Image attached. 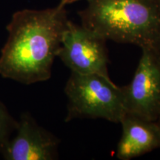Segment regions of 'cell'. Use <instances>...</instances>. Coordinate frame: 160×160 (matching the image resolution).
<instances>
[{"mask_svg": "<svg viewBox=\"0 0 160 160\" xmlns=\"http://www.w3.org/2000/svg\"><path fill=\"white\" fill-rule=\"evenodd\" d=\"M65 6L13 13L1 51L0 76L31 85L48 80L68 22Z\"/></svg>", "mask_w": 160, "mask_h": 160, "instance_id": "obj_1", "label": "cell"}, {"mask_svg": "<svg viewBox=\"0 0 160 160\" xmlns=\"http://www.w3.org/2000/svg\"><path fill=\"white\" fill-rule=\"evenodd\" d=\"M82 25L106 40L153 47L160 36L157 0H87Z\"/></svg>", "mask_w": 160, "mask_h": 160, "instance_id": "obj_2", "label": "cell"}, {"mask_svg": "<svg viewBox=\"0 0 160 160\" xmlns=\"http://www.w3.org/2000/svg\"><path fill=\"white\" fill-rule=\"evenodd\" d=\"M65 93L68 98L65 122L75 119H103L119 123L125 113L122 89L110 77L71 72Z\"/></svg>", "mask_w": 160, "mask_h": 160, "instance_id": "obj_3", "label": "cell"}, {"mask_svg": "<svg viewBox=\"0 0 160 160\" xmlns=\"http://www.w3.org/2000/svg\"><path fill=\"white\" fill-rule=\"evenodd\" d=\"M106 41L82 24L77 25L68 20L57 57L71 72L109 77Z\"/></svg>", "mask_w": 160, "mask_h": 160, "instance_id": "obj_4", "label": "cell"}, {"mask_svg": "<svg viewBox=\"0 0 160 160\" xmlns=\"http://www.w3.org/2000/svg\"><path fill=\"white\" fill-rule=\"evenodd\" d=\"M133 79L122 87L125 112L157 121L160 114V61L153 47L142 48Z\"/></svg>", "mask_w": 160, "mask_h": 160, "instance_id": "obj_5", "label": "cell"}, {"mask_svg": "<svg viewBox=\"0 0 160 160\" xmlns=\"http://www.w3.org/2000/svg\"><path fill=\"white\" fill-rule=\"evenodd\" d=\"M59 144L55 135L38 125L29 113H24L1 153L7 160H53L58 157Z\"/></svg>", "mask_w": 160, "mask_h": 160, "instance_id": "obj_6", "label": "cell"}, {"mask_svg": "<svg viewBox=\"0 0 160 160\" xmlns=\"http://www.w3.org/2000/svg\"><path fill=\"white\" fill-rule=\"evenodd\" d=\"M119 123L122 134L117 145L119 159H133L160 148V127L157 121L125 112Z\"/></svg>", "mask_w": 160, "mask_h": 160, "instance_id": "obj_7", "label": "cell"}, {"mask_svg": "<svg viewBox=\"0 0 160 160\" xmlns=\"http://www.w3.org/2000/svg\"><path fill=\"white\" fill-rule=\"evenodd\" d=\"M17 125L18 121L10 114L5 105L0 102V153L8 145Z\"/></svg>", "mask_w": 160, "mask_h": 160, "instance_id": "obj_8", "label": "cell"}, {"mask_svg": "<svg viewBox=\"0 0 160 160\" xmlns=\"http://www.w3.org/2000/svg\"><path fill=\"white\" fill-rule=\"evenodd\" d=\"M153 48H154L156 53H157V54L158 56V57H159V61H160V36L159 37V39L157 41V42L154 44V45L153 46Z\"/></svg>", "mask_w": 160, "mask_h": 160, "instance_id": "obj_9", "label": "cell"}, {"mask_svg": "<svg viewBox=\"0 0 160 160\" xmlns=\"http://www.w3.org/2000/svg\"><path fill=\"white\" fill-rule=\"evenodd\" d=\"M79 1V0H60V4L62 5L66 6L67 5H69V4L74 3L76 2Z\"/></svg>", "mask_w": 160, "mask_h": 160, "instance_id": "obj_10", "label": "cell"}, {"mask_svg": "<svg viewBox=\"0 0 160 160\" xmlns=\"http://www.w3.org/2000/svg\"><path fill=\"white\" fill-rule=\"evenodd\" d=\"M157 123L159 124V127H160V114L159 116V118H158L157 120Z\"/></svg>", "mask_w": 160, "mask_h": 160, "instance_id": "obj_11", "label": "cell"}, {"mask_svg": "<svg viewBox=\"0 0 160 160\" xmlns=\"http://www.w3.org/2000/svg\"><path fill=\"white\" fill-rule=\"evenodd\" d=\"M158 1V2H159V5H160V0H157Z\"/></svg>", "mask_w": 160, "mask_h": 160, "instance_id": "obj_12", "label": "cell"}]
</instances>
